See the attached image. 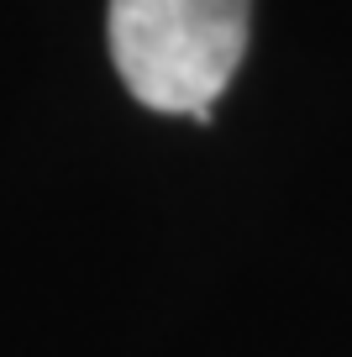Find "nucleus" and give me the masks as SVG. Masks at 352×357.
Wrapping results in <instances>:
<instances>
[{
    "mask_svg": "<svg viewBox=\"0 0 352 357\" xmlns=\"http://www.w3.org/2000/svg\"><path fill=\"white\" fill-rule=\"evenodd\" d=\"M253 0H110V58L147 111L210 126L247 53Z\"/></svg>",
    "mask_w": 352,
    "mask_h": 357,
    "instance_id": "1",
    "label": "nucleus"
}]
</instances>
